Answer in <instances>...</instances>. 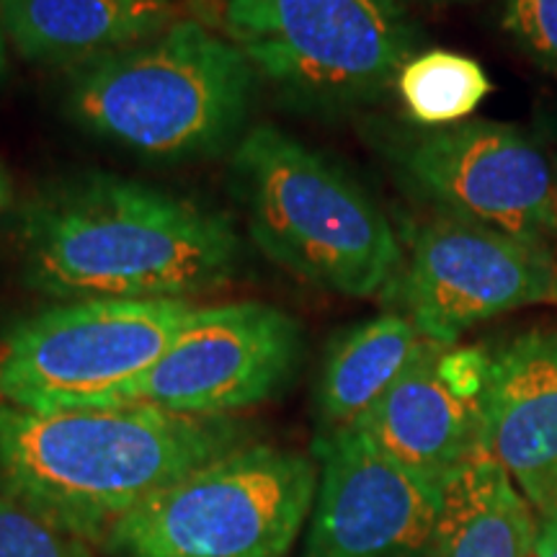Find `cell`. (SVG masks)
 Here are the masks:
<instances>
[{"mask_svg": "<svg viewBox=\"0 0 557 557\" xmlns=\"http://www.w3.org/2000/svg\"><path fill=\"white\" fill-rule=\"evenodd\" d=\"M11 205H13V184H11L9 171H5V165L0 163V220H3V214L9 212Z\"/></svg>", "mask_w": 557, "mask_h": 557, "instance_id": "7402d4cb", "label": "cell"}, {"mask_svg": "<svg viewBox=\"0 0 557 557\" xmlns=\"http://www.w3.org/2000/svg\"><path fill=\"white\" fill-rule=\"evenodd\" d=\"M400 3V0H398ZM413 3H449V0H413Z\"/></svg>", "mask_w": 557, "mask_h": 557, "instance_id": "cb8c5ba5", "label": "cell"}, {"mask_svg": "<svg viewBox=\"0 0 557 557\" xmlns=\"http://www.w3.org/2000/svg\"><path fill=\"white\" fill-rule=\"evenodd\" d=\"M256 70L199 21H171L150 39L67 70L70 120L152 160L218 156L240 137Z\"/></svg>", "mask_w": 557, "mask_h": 557, "instance_id": "3957f363", "label": "cell"}, {"mask_svg": "<svg viewBox=\"0 0 557 557\" xmlns=\"http://www.w3.org/2000/svg\"><path fill=\"white\" fill-rule=\"evenodd\" d=\"M423 338L400 310L382 312L341 333L318 380L320 436L357 426L359 418L406 372Z\"/></svg>", "mask_w": 557, "mask_h": 557, "instance_id": "2e32d148", "label": "cell"}, {"mask_svg": "<svg viewBox=\"0 0 557 557\" xmlns=\"http://www.w3.org/2000/svg\"><path fill=\"white\" fill-rule=\"evenodd\" d=\"M248 436L235 416L0 403V493L94 545L145 500Z\"/></svg>", "mask_w": 557, "mask_h": 557, "instance_id": "7a4b0ae2", "label": "cell"}, {"mask_svg": "<svg viewBox=\"0 0 557 557\" xmlns=\"http://www.w3.org/2000/svg\"><path fill=\"white\" fill-rule=\"evenodd\" d=\"M395 88L416 124L431 129L468 122L491 94V78L470 54L429 50L400 67Z\"/></svg>", "mask_w": 557, "mask_h": 557, "instance_id": "e0dca14e", "label": "cell"}, {"mask_svg": "<svg viewBox=\"0 0 557 557\" xmlns=\"http://www.w3.org/2000/svg\"><path fill=\"white\" fill-rule=\"evenodd\" d=\"M504 29L534 65L557 78V0H504Z\"/></svg>", "mask_w": 557, "mask_h": 557, "instance_id": "d6986e66", "label": "cell"}, {"mask_svg": "<svg viewBox=\"0 0 557 557\" xmlns=\"http://www.w3.org/2000/svg\"><path fill=\"white\" fill-rule=\"evenodd\" d=\"M197 310L186 299H78L34 312L0 336V403L99 406L148 372Z\"/></svg>", "mask_w": 557, "mask_h": 557, "instance_id": "52a82bcc", "label": "cell"}, {"mask_svg": "<svg viewBox=\"0 0 557 557\" xmlns=\"http://www.w3.org/2000/svg\"><path fill=\"white\" fill-rule=\"evenodd\" d=\"M318 493L305 557H429L438 487L357 429L315 438Z\"/></svg>", "mask_w": 557, "mask_h": 557, "instance_id": "8fae6325", "label": "cell"}, {"mask_svg": "<svg viewBox=\"0 0 557 557\" xmlns=\"http://www.w3.org/2000/svg\"><path fill=\"white\" fill-rule=\"evenodd\" d=\"M230 189L263 253L292 276L346 297L393 282L400 243L387 214L348 173L274 124L238 139Z\"/></svg>", "mask_w": 557, "mask_h": 557, "instance_id": "277c9868", "label": "cell"}, {"mask_svg": "<svg viewBox=\"0 0 557 557\" xmlns=\"http://www.w3.org/2000/svg\"><path fill=\"white\" fill-rule=\"evenodd\" d=\"M171 0H0V29L21 58L75 70L150 39Z\"/></svg>", "mask_w": 557, "mask_h": 557, "instance_id": "5bb4252c", "label": "cell"}, {"mask_svg": "<svg viewBox=\"0 0 557 557\" xmlns=\"http://www.w3.org/2000/svg\"><path fill=\"white\" fill-rule=\"evenodd\" d=\"M540 517L487 455L472 457L438 487L429 557H529Z\"/></svg>", "mask_w": 557, "mask_h": 557, "instance_id": "9a60e30c", "label": "cell"}, {"mask_svg": "<svg viewBox=\"0 0 557 557\" xmlns=\"http://www.w3.org/2000/svg\"><path fill=\"white\" fill-rule=\"evenodd\" d=\"M238 256L227 214L116 173L52 184L21 214L26 284L65 302H189L227 284Z\"/></svg>", "mask_w": 557, "mask_h": 557, "instance_id": "6da1fadb", "label": "cell"}, {"mask_svg": "<svg viewBox=\"0 0 557 557\" xmlns=\"http://www.w3.org/2000/svg\"><path fill=\"white\" fill-rule=\"evenodd\" d=\"M222 29L259 78L315 111L374 101L413 50L398 0H222Z\"/></svg>", "mask_w": 557, "mask_h": 557, "instance_id": "8992f818", "label": "cell"}, {"mask_svg": "<svg viewBox=\"0 0 557 557\" xmlns=\"http://www.w3.org/2000/svg\"><path fill=\"white\" fill-rule=\"evenodd\" d=\"M410 184L444 214L553 248L557 160L537 137L504 122L431 129L403 150Z\"/></svg>", "mask_w": 557, "mask_h": 557, "instance_id": "30bf717a", "label": "cell"}, {"mask_svg": "<svg viewBox=\"0 0 557 557\" xmlns=\"http://www.w3.org/2000/svg\"><path fill=\"white\" fill-rule=\"evenodd\" d=\"M534 137L557 158V86L534 103Z\"/></svg>", "mask_w": 557, "mask_h": 557, "instance_id": "ffe728a7", "label": "cell"}, {"mask_svg": "<svg viewBox=\"0 0 557 557\" xmlns=\"http://www.w3.org/2000/svg\"><path fill=\"white\" fill-rule=\"evenodd\" d=\"M0 557H94L90 542L0 493Z\"/></svg>", "mask_w": 557, "mask_h": 557, "instance_id": "ac0fdd59", "label": "cell"}, {"mask_svg": "<svg viewBox=\"0 0 557 557\" xmlns=\"http://www.w3.org/2000/svg\"><path fill=\"white\" fill-rule=\"evenodd\" d=\"M315 493L308 455L243 444L145 500L103 545L116 557H287Z\"/></svg>", "mask_w": 557, "mask_h": 557, "instance_id": "5b68a950", "label": "cell"}, {"mask_svg": "<svg viewBox=\"0 0 557 557\" xmlns=\"http://www.w3.org/2000/svg\"><path fill=\"white\" fill-rule=\"evenodd\" d=\"M555 160H557V158H555Z\"/></svg>", "mask_w": 557, "mask_h": 557, "instance_id": "d4e9b609", "label": "cell"}, {"mask_svg": "<svg viewBox=\"0 0 557 557\" xmlns=\"http://www.w3.org/2000/svg\"><path fill=\"white\" fill-rule=\"evenodd\" d=\"M532 557H557V508L540 517Z\"/></svg>", "mask_w": 557, "mask_h": 557, "instance_id": "44dd1931", "label": "cell"}, {"mask_svg": "<svg viewBox=\"0 0 557 557\" xmlns=\"http://www.w3.org/2000/svg\"><path fill=\"white\" fill-rule=\"evenodd\" d=\"M483 455L500 465L537 517L557 508V333H521L491 354Z\"/></svg>", "mask_w": 557, "mask_h": 557, "instance_id": "4fadbf2b", "label": "cell"}, {"mask_svg": "<svg viewBox=\"0 0 557 557\" xmlns=\"http://www.w3.org/2000/svg\"><path fill=\"white\" fill-rule=\"evenodd\" d=\"M299 359L302 329L284 310L263 302L205 308L194 312L148 372L114 389L99 406L233 416L282 393Z\"/></svg>", "mask_w": 557, "mask_h": 557, "instance_id": "ba28073f", "label": "cell"}, {"mask_svg": "<svg viewBox=\"0 0 557 557\" xmlns=\"http://www.w3.org/2000/svg\"><path fill=\"white\" fill-rule=\"evenodd\" d=\"M491 351L423 338L406 372L354 429L382 455L442 487L483 455V400Z\"/></svg>", "mask_w": 557, "mask_h": 557, "instance_id": "7c38bea8", "label": "cell"}, {"mask_svg": "<svg viewBox=\"0 0 557 557\" xmlns=\"http://www.w3.org/2000/svg\"><path fill=\"white\" fill-rule=\"evenodd\" d=\"M398 299L423 336L457 344L487 318L557 299V256L547 246L442 212L416 230Z\"/></svg>", "mask_w": 557, "mask_h": 557, "instance_id": "9c48e42d", "label": "cell"}, {"mask_svg": "<svg viewBox=\"0 0 557 557\" xmlns=\"http://www.w3.org/2000/svg\"><path fill=\"white\" fill-rule=\"evenodd\" d=\"M5 70H9V41H5L3 29H0V83L5 78Z\"/></svg>", "mask_w": 557, "mask_h": 557, "instance_id": "603a6c76", "label": "cell"}]
</instances>
